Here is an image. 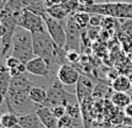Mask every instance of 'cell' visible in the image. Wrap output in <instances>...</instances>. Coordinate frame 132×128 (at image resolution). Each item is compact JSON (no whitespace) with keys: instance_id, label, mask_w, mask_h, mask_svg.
<instances>
[{"instance_id":"2","label":"cell","mask_w":132,"mask_h":128,"mask_svg":"<svg viewBox=\"0 0 132 128\" xmlns=\"http://www.w3.org/2000/svg\"><path fill=\"white\" fill-rule=\"evenodd\" d=\"M78 11H86L88 14L100 15L104 17H113L116 20H132V3L125 1H104V3H95L89 8H81Z\"/></svg>"},{"instance_id":"25","label":"cell","mask_w":132,"mask_h":128,"mask_svg":"<svg viewBox=\"0 0 132 128\" xmlns=\"http://www.w3.org/2000/svg\"><path fill=\"white\" fill-rule=\"evenodd\" d=\"M66 59L70 64H77L81 60V54L77 51H69L66 52Z\"/></svg>"},{"instance_id":"13","label":"cell","mask_w":132,"mask_h":128,"mask_svg":"<svg viewBox=\"0 0 132 128\" xmlns=\"http://www.w3.org/2000/svg\"><path fill=\"white\" fill-rule=\"evenodd\" d=\"M36 113L45 128H59V119L54 116L52 109L40 105L37 107Z\"/></svg>"},{"instance_id":"1","label":"cell","mask_w":132,"mask_h":128,"mask_svg":"<svg viewBox=\"0 0 132 128\" xmlns=\"http://www.w3.org/2000/svg\"><path fill=\"white\" fill-rule=\"evenodd\" d=\"M33 86L34 84L29 81L26 75L12 78L9 92L4 101L9 109V112L16 114L17 117L36 112L38 106L29 99V91Z\"/></svg>"},{"instance_id":"5","label":"cell","mask_w":132,"mask_h":128,"mask_svg":"<svg viewBox=\"0 0 132 128\" xmlns=\"http://www.w3.org/2000/svg\"><path fill=\"white\" fill-rule=\"evenodd\" d=\"M16 30H17V19L3 9L0 15V36H1V57L3 58H5V56L10 52V49H12V39Z\"/></svg>"},{"instance_id":"6","label":"cell","mask_w":132,"mask_h":128,"mask_svg":"<svg viewBox=\"0 0 132 128\" xmlns=\"http://www.w3.org/2000/svg\"><path fill=\"white\" fill-rule=\"evenodd\" d=\"M76 102H78L77 96L67 92L64 89V85L56 79L53 83V85L49 87L48 97L43 106L53 109V107H56V106H67L69 104H76Z\"/></svg>"},{"instance_id":"20","label":"cell","mask_w":132,"mask_h":128,"mask_svg":"<svg viewBox=\"0 0 132 128\" xmlns=\"http://www.w3.org/2000/svg\"><path fill=\"white\" fill-rule=\"evenodd\" d=\"M48 15H49L50 17H53L54 20H56V21L65 20L67 16H70V14L66 11V9L61 4L54 5L52 8H49V9H48Z\"/></svg>"},{"instance_id":"11","label":"cell","mask_w":132,"mask_h":128,"mask_svg":"<svg viewBox=\"0 0 132 128\" xmlns=\"http://www.w3.org/2000/svg\"><path fill=\"white\" fill-rule=\"evenodd\" d=\"M93 91H94V86L92 80L85 74H81L80 79L77 81V86H76V96L78 100V104L93 96Z\"/></svg>"},{"instance_id":"18","label":"cell","mask_w":132,"mask_h":128,"mask_svg":"<svg viewBox=\"0 0 132 128\" xmlns=\"http://www.w3.org/2000/svg\"><path fill=\"white\" fill-rule=\"evenodd\" d=\"M111 102L115 107L126 109L128 105L132 104V99L126 92H114L111 95Z\"/></svg>"},{"instance_id":"21","label":"cell","mask_w":132,"mask_h":128,"mask_svg":"<svg viewBox=\"0 0 132 128\" xmlns=\"http://www.w3.org/2000/svg\"><path fill=\"white\" fill-rule=\"evenodd\" d=\"M0 123H1L3 128H11L16 124H19V117L16 114L11 113V112H6V113L1 114Z\"/></svg>"},{"instance_id":"32","label":"cell","mask_w":132,"mask_h":128,"mask_svg":"<svg viewBox=\"0 0 132 128\" xmlns=\"http://www.w3.org/2000/svg\"><path fill=\"white\" fill-rule=\"evenodd\" d=\"M125 113H126V116H127L128 118H132V104L128 105L127 107L125 109Z\"/></svg>"},{"instance_id":"19","label":"cell","mask_w":132,"mask_h":128,"mask_svg":"<svg viewBox=\"0 0 132 128\" xmlns=\"http://www.w3.org/2000/svg\"><path fill=\"white\" fill-rule=\"evenodd\" d=\"M70 16H71V19L75 21V24L77 25L81 30L88 27L89 21H90V14L86 12V11H76L75 14L70 15Z\"/></svg>"},{"instance_id":"34","label":"cell","mask_w":132,"mask_h":128,"mask_svg":"<svg viewBox=\"0 0 132 128\" xmlns=\"http://www.w3.org/2000/svg\"><path fill=\"white\" fill-rule=\"evenodd\" d=\"M125 128H132V126H128V124H127V126H126Z\"/></svg>"},{"instance_id":"16","label":"cell","mask_w":132,"mask_h":128,"mask_svg":"<svg viewBox=\"0 0 132 128\" xmlns=\"http://www.w3.org/2000/svg\"><path fill=\"white\" fill-rule=\"evenodd\" d=\"M19 123L23 128H45L40 122V119L38 118L36 112L19 117Z\"/></svg>"},{"instance_id":"28","label":"cell","mask_w":132,"mask_h":128,"mask_svg":"<svg viewBox=\"0 0 132 128\" xmlns=\"http://www.w3.org/2000/svg\"><path fill=\"white\" fill-rule=\"evenodd\" d=\"M52 111L57 119H60V118H62L64 116H66V106H56V107H53Z\"/></svg>"},{"instance_id":"7","label":"cell","mask_w":132,"mask_h":128,"mask_svg":"<svg viewBox=\"0 0 132 128\" xmlns=\"http://www.w3.org/2000/svg\"><path fill=\"white\" fill-rule=\"evenodd\" d=\"M17 27L23 29L31 33L47 31V25L44 22V19L31 12L29 10H24L17 17Z\"/></svg>"},{"instance_id":"30","label":"cell","mask_w":132,"mask_h":128,"mask_svg":"<svg viewBox=\"0 0 132 128\" xmlns=\"http://www.w3.org/2000/svg\"><path fill=\"white\" fill-rule=\"evenodd\" d=\"M78 3H80L81 8H89V6L95 4L94 0H78Z\"/></svg>"},{"instance_id":"8","label":"cell","mask_w":132,"mask_h":128,"mask_svg":"<svg viewBox=\"0 0 132 128\" xmlns=\"http://www.w3.org/2000/svg\"><path fill=\"white\" fill-rule=\"evenodd\" d=\"M43 19H44V22L47 25V31L50 35L53 42L55 43L56 46H59L60 48H65L66 30L62 26V24L60 21H56V20H54L53 17H50L48 14Z\"/></svg>"},{"instance_id":"23","label":"cell","mask_w":132,"mask_h":128,"mask_svg":"<svg viewBox=\"0 0 132 128\" xmlns=\"http://www.w3.org/2000/svg\"><path fill=\"white\" fill-rule=\"evenodd\" d=\"M60 4L65 8L66 11H67L70 15L75 14L76 11H78V9H80V3H78V0H61Z\"/></svg>"},{"instance_id":"14","label":"cell","mask_w":132,"mask_h":128,"mask_svg":"<svg viewBox=\"0 0 132 128\" xmlns=\"http://www.w3.org/2000/svg\"><path fill=\"white\" fill-rule=\"evenodd\" d=\"M12 80V76L10 75L9 69L6 68V65L0 66V94H1V102L5 101V97L9 92L10 84Z\"/></svg>"},{"instance_id":"24","label":"cell","mask_w":132,"mask_h":128,"mask_svg":"<svg viewBox=\"0 0 132 128\" xmlns=\"http://www.w3.org/2000/svg\"><path fill=\"white\" fill-rule=\"evenodd\" d=\"M120 29L125 33V36L132 41V20H119Z\"/></svg>"},{"instance_id":"29","label":"cell","mask_w":132,"mask_h":128,"mask_svg":"<svg viewBox=\"0 0 132 128\" xmlns=\"http://www.w3.org/2000/svg\"><path fill=\"white\" fill-rule=\"evenodd\" d=\"M103 19H104V16H100V15H92L90 16V21H89V26H92V27H99V26H102Z\"/></svg>"},{"instance_id":"15","label":"cell","mask_w":132,"mask_h":128,"mask_svg":"<svg viewBox=\"0 0 132 128\" xmlns=\"http://www.w3.org/2000/svg\"><path fill=\"white\" fill-rule=\"evenodd\" d=\"M132 86L131 79L126 75H118L111 81V89L114 92H127Z\"/></svg>"},{"instance_id":"27","label":"cell","mask_w":132,"mask_h":128,"mask_svg":"<svg viewBox=\"0 0 132 128\" xmlns=\"http://www.w3.org/2000/svg\"><path fill=\"white\" fill-rule=\"evenodd\" d=\"M72 123H73V118L70 117L69 114H66L62 118L59 119V128H71Z\"/></svg>"},{"instance_id":"17","label":"cell","mask_w":132,"mask_h":128,"mask_svg":"<svg viewBox=\"0 0 132 128\" xmlns=\"http://www.w3.org/2000/svg\"><path fill=\"white\" fill-rule=\"evenodd\" d=\"M47 97H48V91H45V89H43L42 86L34 85L29 91V99H31L33 104H36L37 106L44 105Z\"/></svg>"},{"instance_id":"22","label":"cell","mask_w":132,"mask_h":128,"mask_svg":"<svg viewBox=\"0 0 132 128\" xmlns=\"http://www.w3.org/2000/svg\"><path fill=\"white\" fill-rule=\"evenodd\" d=\"M66 114H69L72 118H82V111H81V105L78 102L76 104H69L66 106Z\"/></svg>"},{"instance_id":"12","label":"cell","mask_w":132,"mask_h":128,"mask_svg":"<svg viewBox=\"0 0 132 128\" xmlns=\"http://www.w3.org/2000/svg\"><path fill=\"white\" fill-rule=\"evenodd\" d=\"M26 66H27V73L33 74V75H37V76H43L45 79L49 78L50 70H52L50 65L43 58H39V57L33 58L31 62H28L26 64Z\"/></svg>"},{"instance_id":"10","label":"cell","mask_w":132,"mask_h":128,"mask_svg":"<svg viewBox=\"0 0 132 128\" xmlns=\"http://www.w3.org/2000/svg\"><path fill=\"white\" fill-rule=\"evenodd\" d=\"M81 73L76 69L75 64H64V65L59 66L56 71V79L62 85L70 86L73 84H77V81L80 79Z\"/></svg>"},{"instance_id":"9","label":"cell","mask_w":132,"mask_h":128,"mask_svg":"<svg viewBox=\"0 0 132 128\" xmlns=\"http://www.w3.org/2000/svg\"><path fill=\"white\" fill-rule=\"evenodd\" d=\"M82 30L75 24V21L71 19V16L67 20L66 24V44L65 49L66 52L69 51H77L82 46Z\"/></svg>"},{"instance_id":"33","label":"cell","mask_w":132,"mask_h":128,"mask_svg":"<svg viewBox=\"0 0 132 128\" xmlns=\"http://www.w3.org/2000/svg\"><path fill=\"white\" fill-rule=\"evenodd\" d=\"M11 128H23V127H22V126H21V124H16V126H14V127H11Z\"/></svg>"},{"instance_id":"31","label":"cell","mask_w":132,"mask_h":128,"mask_svg":"<svg viewBox=\"0 0 132 128\" xmlns=\"http://www.w3.org/2000/svg\"><path fill=\"white\" fill-rule=\"evenodd\" d=\"M44 3H45V6L49 9V8H52V6H54V5L60 4L61 0H44Z\"/></svg>"},{"instance_id":"26","label":"cell","mask_w":132,"mask_h":128,"mask_svg":"<svg viewBox=\"0 0 132 128\" xmlns=\"http://www.w3.org/2000/svg\"><path fill=\"white\" fill-rule=\"evenodd\" d=\"M20 64H21V62H20L17 58L12 57V56H9V57L5 59V65H6V68H7L9 70H11V69H15V68H17Z\"/></svg>"},{"instance_id":"3","label":"cell","mask_w":132,"mask_h":128,"mask_svg":"<svg viewBox=\"0 0 132 128\" xmlns=\"http://www.w3.org/2000/svg\"><path fill=\"white\" fill-rule=\"evenodd\" d=\"M11 56L17 58L21 63L27 64L33 58H36L34 51H33V41L32 33L23 29L17 27L15 32L14 39H12V49Z\"/></svg>"},{"instance_id":"4","label":"cell","mask_w":132,"mask_h":128,"mask_svg":"<svg viewBox=\"0 0 132 128\" xmlns=\"http://www.w3.org/2000/svg\"><path fill=\"white\" fill-rule=\"evenodd\" d=\"M33 51L36 57L43 58L52 68L55 63V43L53 42L48 31L32 33Z\"/></svg>"}]
</instances>
